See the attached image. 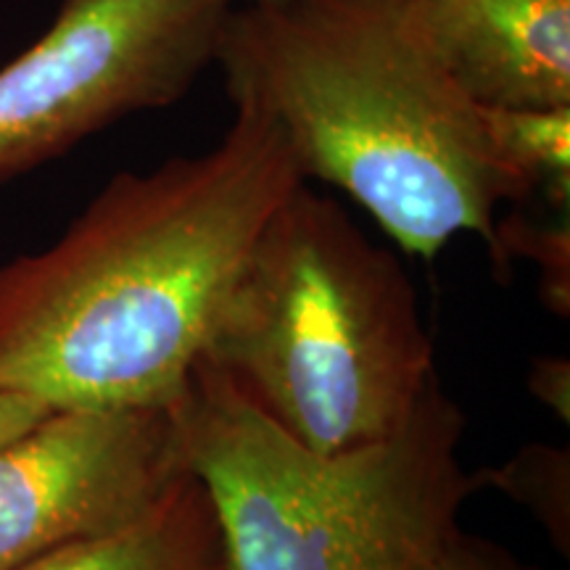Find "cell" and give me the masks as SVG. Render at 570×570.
I'll list each match as a JSON object with an SVG mask.
<instances>
[{
  "label": "cell",
  "mask_w": 570,
  "mask_h": 570,
  "mask_svg": "<svg viewBox=\"0 0 570 570\" xmlns=\"http://www.w3.org/2000/svg\"><path fill=\"white\" fill-rule=\"evenodd\" d=\"M217 146L119 173L42 252L0 265V391L61 407L175 404L262 227L304 180L248 104Z\"/></svg>",
  "instance_id": "1"
},
{
  "label": "cell",
  "mask_w": 570,
  "mask_h": 570,
  "mask_svg": "<svg viewBox=\"0 0 570 570\" xmlns=\"http://www.w3.org/2000/svg\"><path fill=\"white\" fill-rule=\"evenodd\" d=\"M529 391L541 407H547L554 417L568 423L570 420V362L566 356L544 354L533 360L529 373Z\"/></svg>",
  "instance_id": "13"
},
{
  "label": "cell",
  "mask_w": 570,
  "mask_h": 570,
  "mask_svg": "<svg viewBox=\"0 0 570 570\" xmlns=\"http://www.w3.org/2000/svg\"><path fill=\"white\" fill-rule=\"evenodd\" d=\"M481 106H570V0H417Z\"/></svg>",
  "instance_id": "7"
},
{
  "label": "cell",
  "mask_w": 570,
  "mask_h": 570,
  "mask_svg": "<svg viewBox=\"0 0 570 570\" xmlns=\"http://www.w3.org/2000/svg\"><path fill=\"white\" fill-rule=\"evenodd\" d=\"M483 122L499 161L541 194L554 212L570 204V106L554 109H502L481 106Z\"/></svg>",
  "instance_id": "9"
},
{
  "label": "cell",
  "mask_w": 570,
  "mask_h": 570,
  "mask_svg": "<svg viewBox=\"0 0 570 570\" xmlns=\"http://www.w3.org/2000/svg\"><path fill=\"white\" fill-rule=\"evenodd\" d=\"M214 63L304 180L352 198L404 254L433 262L465 233L491 252L499 206L529 198L417 0H238Z\"/></svg>",
  "instance_id": "2"
},
{
  "label": "cell",
  "mask_w": 570,
  "mask_h": 570,
  "mask_svg": "<svg viewBox=\"0 0 570 570\" xmlns=\"http://www.w3.org/2000/svg\"><path fill=\"white\" fill-rule=\"evenodd\" d=\"M510 254L537 262L541 273V302L554 315L568 317L570 306V230L568 214H558L552 223H531L523 217L499 219L491 256L504 267Z\"/></svg>",
  "instance_id": "11"
},
{
  "label": "cell",
  "mask_w": 570,
  "mask_h": 570,
  "mask_svg": "<svg viewBox=\"0 0 570 570\" xmlns=\"http://www.w3.org/2000/svg\"><path fill=\"white\" fill-rule=\"evenodd\" d=\"M202 362L317 454L396 436L439 381L407 269L309 180L262 227Z\"/></svg>",
  "instance_id": "3"
},
{
  "label": "cell",
  "mask_w": 570,
  "mask_h": 570,
  "mask_svg": "<svg viewBox=\"0 0 570 570\" xmlns=\"http://www.w3.org/2000/svg\"><path fill=\"white\" fill-rule=\"evenodd\" d=\"M188 475L175 404L46 412L0 444V570L130 529Z\"/></svg>",
  "instance_id": "6"
},
{
  "label": "cell",
  "mask_w": 570,
  "mask_h": 570,
  "mask_svg": "<svg viewBox=\"0 0 570 570\" xmlns=\"http://www.w3.org/2000/svg\"><path fill=\"white\" fill-rule=\"evenodd\" d=\"M13 570H225V562L212 504L190 473L130 529L61 547Z\"/></svg>",
  "instance_id": "8"
},
{
  "label": "cell",
  "mask_w": 570,
  "mask_h": 570,
  "mask_svg": "<svg viewBox=\"0 0 570 570\" xmlns=\"http://www.w3.org/2000/svg\"><path fill=\"white\" fill-rule=\"evenodd\" d=\"M235 3L61 0L53 24L0 67V185L188 96Z\"/></svg>",
  "instance_id": "5"
},
{
  "label": "cell",
  "mask_w": 570,
  "mask_h": 570,
  "mask_svg": "<svg viewBox=\"0 0 570 570\" xmlns=\"http://www.w3.org/2000/svg\"><path fill=\"white\" fill-rule=\"evenodd\" d=\"M246 3H265V0H246Z\"/></svg>",
  "instance_id": "15"
},
{
  "label": "cell",
  "mask_w": 570,
  "mask_h": 570,
  "mask_svg": "<svg viewBox=\"0 0 570 570\" xmlns=\"http://www.w3.org/2000/svg\"><path fill=\"white\" fill-rule=\"evenodd\" d=\"M46 412H51V407L40 404L38 399L13 394V391H0V444L13 439L32 423H38Z\"/></svg>",
  "instance_id": "14"
},
{
  "label": "cell",
  "mask_w": 570,
  "mask_h": 570,
  "mask_svg": "<svg viewBox=\"0 0 570 570\" xmlns=\"http://www.w3.org/2000/svg\"><path fill=\"white\" fill-rule=\"evenodd\" d=\"M423 570H541L515 554L494 544V541L462 531L460 525L444 539V544L433 552Z\"/></svg>",
  "instance_id": "12"
},
{
  "label": "cell",
  "mask_w": 570,
  "mask_h": 570,
  "mask_svg": "<svg viewBox=\"0 0 570 570\" xmlns=\"http://www.w3.org/2000/svg\"><path fill=\"white\" fill-rule=\"evenodd\" d=\"M175 415L225 570H423L481 491L441 381L396 436L344 454L296 444L206 362Z\"/></svg>",
  "instance_id": "4"
},
{
  "label": "cell",
  "mask_w": 570,
  "mask_h": 570,
  "mask_svg": "<svg viewBox=\"0 0 570 570\" xmlns=\"http://www.w3.org/2000/svg\"><path fill=\"white\" fill-rule=\"evenodd\" d=\"M481 489L494 487L533 512L554 547L568 552L570 541V454L568 449L533 444L502 468L479 470Z\"/></svg>",
  "instance_id": "10"
}]
</instances>
